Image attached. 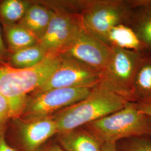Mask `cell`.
I'll return each mask as SVG.
<instances>
[{"label":"cell","mask_w":151,"mask_h":151,"mask_svg":"<svg viewBox=\"0 0 151 151\" xmlns=\"http://www.w3.org/2000/svg\"><path fill=\"white\" fill-rule=\"evenodd\" d=\"M60 62V54H49L30 68H15L7 63L0 65V94L9 104L11 119L22 116L27 96L47 80Z\"/></svg>","instance_id":"obj_1"},{"label":"cell","mask_w":151,"mask_h":151,"mask_svg":"<svg viewBox=\"0 0 151 151\" xmlns=\"http://www.w3.org/2000/svg\"><path fill=\"white\" fill-rule=\"evenodd\" d=\"M128 103L123 97L97 86L85 99L54 114L52 118L60 133L83 127L113 113Z\"/></svg>","instance_id":"obj_2"},{"label":"cell","mask_w":151,"mask_h":151,"mask_svg":"<svg viewBox=\"0 0 151 151\" xmlns=\"http://www.w3.org/2000/svg\"><path fill=\"white\" fill-rule=\"evenodd\" d=\"M102 145L135 138L151 137V116L133 103L124 108L83 126Z\"/></svg>","instance_id":"obj_3"},{"label":"cell","mask_w":151,"mask_h":151,"mask_svg":"<svg viewBox=\"0 0 151 151\" xmlns=\"http://www.w3.org/2000/svg\"><path fill=\"white\" fill-rule=\"evenodd\" d=\"M80 4L83 27L106 44L110 30L119 24H126L132 16L129 1H87Z\"/></svg>","instance_id":"obj_4"},{"label":"cell","mask_w":151,"mask_h":151,"mask_svg":"<svg viewBox=\"0 0 151 151\" xmlns=\"http://www.w3.org/2000/svg\"><path fill=\"white\" fill-rule=\"evenodd\" d=\"M111 48V57L102 71L98 86L113 92L131 102L133 83L143 55L139 52Z\"/></svg>","instance_id":"obj_5"},{"label":"cell","mask_w":151,"mask_h":151,"mask_svg":"<svg viewBox=\"0 0 151 151\" xmlns=\"http://www.w3.org/2000/svg\"><path fill=\"white\" fill-rule=\"evenodd\" d=\"M58 133L52 116L34 119H11L5 131L7 143L15 151H37Z\"/></svg>","instance_id":"obj_6"},{"label":"cell","mask_w":151,"mask_h":151,"mask_svg":"<svg viewBox=\"0 0 151 151\" xmlns=\"http://www.w3.org/2000/svg\"><path fill=\"white\" fill-rule=\"evenodd\" d=\"M93 88H55L34 92L27 96L22 116L24 119L52 116L60 110L87 97Z\"/></svg>","instance_id":"obj_7"},{"label":"cell","mask_w":151,"mask_h":151,"mask_svg":"<svg viewBox=\"0 0 151 151\" xmlns=\"http://www.w3.org/2000/svg\"><path fill=\"white\" fill-rule=\"evenodd\" d=\"M59 54L60 62L57 68L34 92L63 88H94L99 85L101 70L91 67L70 56Z\"/></svg>","instance_id":"obj_8"},{"label":"cell","mask_w":151,"mask_h":151,"mask_svg":"<svg viewBox=\"0 0 151 151\" xmlns=\"http://www.w3.org/2000/svg\"><path fill=\"white\" fill-rule=\"evenodd\" d=\"M48 27L39 44L49 54H58L83 27L80 14L63 9L53 10Z\"/></svg>","instance_id":"obj_9"},{"label":"cell","mask_w":151,"mask_h":151,"mask_svg":"<svg viewBox=\"0 0 151 151\" xmlns=\"http://www.w3.org/2000/svg\"><path fill=\"white\" fill-rule=\"evenodd\" d=\"M112 53V48L83 27L60 54L75 58L93 68L103 71Z\"/></svg>","instance_id":"obj_10"},{"label":"cell","mask_w":151,"mask_h":151,"mask_svg":"<svg viewBox=\"0 0 151 151\" xmlns=\"http://www.w3.org/2000/svg\"><path fill=\"white\" fill-rule=\"evenodd\" d=\"M54 138L65 151H101L102 144L83 127L58 133Z\"/></svg>","instance_id":"obj_11"},{"label":"cell","mask_w":151,"mask_h":151,"mask_svg":"<svg viewBox=\"0 0 151 151\" xmlns=\"http://www.w3.org/2000/svg\"><path fill=\"white\" fill-rule=\"evenodd\" d=\"M151 101V55H143L136 72L131 92V102Z\"/></svg>","instance_id":"obj_12"},{"label":"cell","mask_w":151,"mask_h":151,"mask_svg":"<svg viewBox=\"0 0 151 151\" xmlns=\"http://www.w3.org/2000/svg\"><path fill=\"white\" fill-rule=\"evenodd\" d=\"M54 11L46 6L32 4L19 25L25 27L39 40L46 32Z\"/></svg>","instance_id":"obj_13"},{"label":"cell","mask_w":151,"mask_h":151,"mask_svg":"<svg viewBox=\"0 0 151 151\" xmlns=\"http://www.w3.org/2000/svg\"><path fill=\"white\" fill-rule=\"evenodd\" d=\"M106 43L111 48H119L142 53L144 48L135 31L126 24H119L109 32Z\"/></svg>","instance_id":"obj_14"},{"label":"cell","mask_w":151,"mask_h":151,"mask_svg":"<svg viewBox=\"0 0 151 151\" xmlns=\"http://www.w3.org/2000/svg\"><path fill=\"white\" fill-rule=\"evenodd\" d=\"M49 54L38 43L27 48L9 53L7 64L15 68H27L42 62Z\"/></svg>","instance_id":"obj_15"},{"label":"cell","mask_w":151,"mask_h":151,"mask_svg":"<svg viewBox=\"0 0 151 151\" xmlns=\"http://www.w3.org/2000/svg\"><path fill=\"white\" fill-rule=\"evenodd\" d=\"M2 26L9 52H15L39 43L38 38L19 24Z\"/></svg>","instance_id":"obj_16"},{"label":"cell","mask_w":151,"mask_h":151,"mask_svg":"<svg viewBox=\"0 0 151 151\" xmlns=\"http://www.w3.org/2000/svg\"><path fill=\"white\" fill-rule=\"evenodd\" d=\"M32 3L22 0H4L0 2V21L2 25L19 23Z\"/></svg>","instance_id":"obj_17"},{"label":"cell","mask_w":151,"mask_h":151,"mask_svg":"<svg viewBox=\"0 0 151 151\" xmlns=\"http://www.w3.org/2000/svg\"><path fill=\"white\" fill-rule=\"evenodd\" d=\"M133 20L131 27L135 31L144 49H151V11L142 10Z\"/></svg>","instance_id":"obj_18"},{"label":"cell","mask_w":151,"mask_h":151,"mask_svg":"<svg viewBox=\"0 0 151 151\" xmlns=\"http://www.w3.org/2000/svg\"><path fill=\"white\" fill-rule=\"evenodd\" d=\"M118 151H151V137H135L116 143Z\"/></svg>","instance_id":"obj_19"},{"label":"cell","mask_w":151,"mask_h":151,"mask_svg":"<svg viewBox=\"0 0 151 151\" xmlns=\"http://www.w3.org/2000/svg\"><path fill=\"white\" fill-rule=\"evenodd\" d=\"M10 120L9 104L5 98L0 94V132L5 129Z\"/></svg>","instance_id":"obj_20"},{"label":"cell","mask_w":151,"mask_h":151,"mask_svg":"<svg viewBox=\"0 0 151 151\" xmlns=\"http://www.w3.org/2000/svg\"><path fill=\"white\" fill-rule=\"evenodd\" d=\"M37 151H65L60 147L54 137L48 140Z\"/></svg>","instance_id":"obj_21"},{"label":"cell","mask_w":151,"mask_h":151,"mask_svg":"<svg viewBox=\"0 0 151 151\" xmlns=\"http://www.w3.org/2000/svg\"><path fill=\"white\" fill-rule=\"evenodd\" d=\"M9 53L8 49L6 47L2 39L0 27V65L7 63Z\"/></svg>","instance_id":"obj_22"},{"label":"cell","mask_w":151,"mask_h":151,"mask_svg":"<svg viewBox=\"0 0 151 151\" xmlns=\"http://www.w3.org/2000/svg\"><path fill=\"white\" fill-rule=\"evenodd\" d=\"M129 2L132 8L139 7L144 10L151 11V0L129 1Z\"/></svg>","instance_id":"obj_23"},{"label":"cell","mask_w":151,"mask_h":151,"mask_svg":"<svg viewBox=\"0 0 151 151\" xmlns=\"http://www.w3.org/2000/svg\"><path fill=\"white\" fill-rule=\"evenodd\" d=\"M5 129L0 132V151H15L6 140L5 138Z\"/></svg>","instance_id":"obj_24"},{"label":"cell","mask_w":151,"mask_h":151,"mask_svg":"<svg viewBox=\"0 0 151 151\" xmlns=\"http://www.w3.org/2000/svg\"><path fill=\"white\" fill-rule=\"evenodd\" d=\"M133 103L135 105V107L141 111L151 116V101L147 103Z\"/></svg>","instance_id":"obj_25"},{"label":"cell","mask_w":151,"mask_h":151,"mask_svg":"<svg viewBox=\"0 0 151 151\" xmlns=\"http://www.w3.org/2000/svg\"><path fill=\"white\" fill-rule=\"evenodd\" d=\"M101 151H118L116 143L106 142L102 145Z\"/></svg>","instance_id":"obj_26"}]
</instances>
